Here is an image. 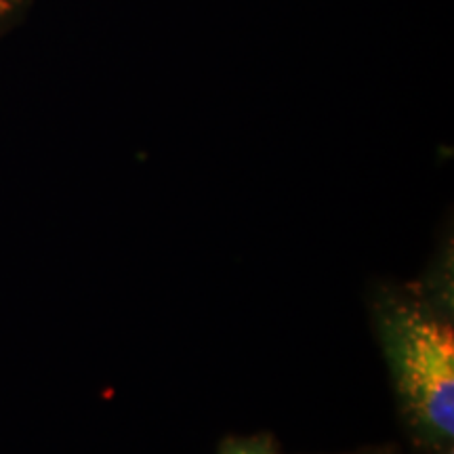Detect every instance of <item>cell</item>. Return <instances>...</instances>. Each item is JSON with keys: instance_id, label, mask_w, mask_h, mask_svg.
I'll use <instances>...</instances> for the list:
<instances>
[{"instance_id": "obj_1", "label": "cell", "mask_w": 454, "mask_h": 454, "mask_svg": "<svg viewBox=\"0 0 454 454\" xmlns=\"http://www.w3.org/2000/svg\"><path fill=\"white\" fill-rule=\"evenodd\" d=\"M377 325L408 425L427 444L450 446L454 435L452 326L402 299L379 305Z\"/></svg>"}, {"instance_id": "obj_2", "label": "cell", "mask_w": 454, "mask_h": 454, "mask_svg": "<svg viewBox=\"0 0 454 454\" xmlns=\"http://www.w3.org/2000/svg\"><path fill=\"white\" fill-rule=\"evenodd\" d=\"M223 454H278L268 440H244L225 444Z\"/></svg>"}, {"instance_id": "obj_3", "label": "cell", "mask_w": 454, "mask_h": 454, "mask_svg": "<svg viewBox=\"0 0 454 454\" xmlns=\"http://www.w3.org/2000/svg\"><path fill=\"white\" fill-rule=\"evenodd\" d=\"M444 454H452V448H448V450Z\"/></svg>"}]
</instances>
